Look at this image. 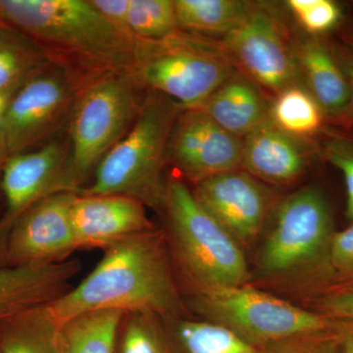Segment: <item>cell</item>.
Here are the masks:
<instances>
[{
  "label": "cell",
  "instance_id": "obj_19",
  "mask_svg": "<svg viewBox=\"0 0 353 353\" xmlns=\"http://www.w3.org/2000/svg\"><path fill=\"white\" fill-rule=\"evenodd\" d=\"M163 321L169 353H263L259 345L218 323L182 317Z\"/></svg>",
  "mask_w": 353,
  "mask_h": 353
},
{
  "label": "cell",
  "instance_id": "obj_26",
  "mask_svg": "<svg viewBox=\"0 0 353 353\" xmlns=\"http://www.w3.org/2000/svg\"><path fill=\"white\" fill-rule=\"evenodd\" d=\"M161 318L148 313H125L115 353H169Z\"/></svg>",
  "mask_w": 353,
  "mask_h": 353
},
{
  "label": "cell",
  "instance_id": "obj_8",
  "mask_svg": "<svg viewBox=\"0 0 353 353\" xmlns=\"http://www.w3.org/2000/svg\"><path fill=\"white\" fill-rule=\"evenodd\" d=\"M194 305L218 323L256 345L329 328L330 319L246 285L197 294Z\"/></svg>",
  "mask_w": 353,
  "mask_h": 353
},
{
  "label": "cell",
  "instance_id": "obj_35",
  "mask_svg": "<svg viewBox=\"0 0 353 353\" xmlns=\"http://www.w3.org/2000/svg\"><path fill=\"white\" fill-rule=\"evenodd\" d=\"M9 157H10V154H9L8 148H7L3 132H0V179H1L4 165H6Z\"/></svg>",
  "mask_w": 353,
  "mask_h": 353
},
{
  "label": "cell",
  "instance_id": "obj_3",
  "mask_svg": "<svg viewBox=\"0 0 353 353\" xmlns=\"http://www.w3.org/2000/svg\"><path fill=\"white\" fill-rule=\"evenodd\" d=\"M129 72L108 74L81 88L68 121V154L53 192H81L97 165L131 129L143 97Z\"/></svg>",
  "mask_w": 353,
  "mask_h": 353
},
{
  "label": "cell",
  "instance_id": "obj_34",
  "mask_svg": "<svg viewBox=\"0 0 353 353\" xmlns=\"http://www.w3.org/2000/svg\"><path fill=\"white\" fill-rule=\"evenodd\" d=\"M329 319V330L336 341L339 353H353V320Z\"/></svg>",
  "mask_w": 353,
  "mask_h": 353
},
{
  "label": "cell",
  "instance_id": "obj_24",
  "mask_svg": "<svg viewBox=\"0 0 353 353\" xmlns=\"http://www.w3.org/2000/svg\"><path fill=\"white\" fill-rule=\"evenodd\" d=\"M59 330L46 305L32 309L0 329V353H60Z\"/></svg>",
  "mask_w": 353,
  "mask_h": 353
},
{
  "label": "cell",
  "instance_id": "obj_2",
  "mask_svg": "<svg viewBox=\"0 0 353 353\" xmlns=\"http://www.w3.org/2000/svg\"><path fill=\"white\" fill-rule=\"evenodd\" d=\"M0 20L34 39L83 85L131 68L137 39L118 31L90 0H0Z\"/></svg>",
  "mask_w": 353,
  "mask_h": 353
},
{
  "label": "cell",
  "instance_id": "obj_13",
  "mask_svg": "<svg viewBox=\"0 0 353 353\" xmlns=\"http://www.w3.org/2000/svg\"><path fill=\"white\" fill-rule=\"evenodd\" d=\"M68 154V139H53L34 152L10 155L0 179L4 210L0 252L14 224L39 199L52 194Z\"/></svg>",
  "mask_w": 353,
  "mask_h": 353
},
{
  "label": "cell",
  "instance_id": "obj_12",
  "mask_svg": "<svg viewBox=\"0 0 353 353\" xmlns=\"http://www.w3.org/2000/svg\"><path fill=\"white\" fill-rule=\"evenodd\" d=\"M222 46L264 87L279 94L292 87L296 65L280 22L267 8L253 6L243 23L226 34Z\"/></svg>",
  "mask_w": 353,
  "mask_h": 353
},
{
  "label": "cell",
  "instance_id": "obj_9",
  "mask_svg": "<svg viewBox=\"0 0 353 353\" xmlns=\"http://www.w3.org/2000/svg\"><path fill=\"white\" fill-rule=\"evenodd\" d=\"M83 87L69 70L48 61L18 88L1 115L10 155L27 152L52 141L65 124Z\"/></svg>",
  "mask_w": 353,
  "mask_h": 353
},
{
  "label": "cell",
  "instance_id": "obj_29",
  "mask_svg": "<svg viewBox=\"0 0 353 353\" xmlns=\"http://www.w3.org/2000/svg\"><path fill=\"white\" fill-rule=\"evenodd\" d=\"M259 347L263 353H339L336 341L329 328L326 331L299 334Z\"/></svg>",
  "mask_w": 353,
  "mask_h": 353
},
{
  "label": "cell",
  "instance_id": "obj_36",
  "mask_svg": "<svg viewBox=\"0 0 353 353\" xmlns=\"http://www.w3.org/2000/svg\"><path fill=\"white\" fill-rule=\"evenodd\" d=\"M343 70H345V76H347L348 83H350V88L353 94V57L347 58L343 64Z\"/></svg>",
  "mask_w": 353,
  "mask_h": 353
},
{
  "label": "cell",
  "instance_id": "obj_22",
  "mask_svg": "<svg viewBox=\"0 0 353 353\" xmlns=\"http://www.w3.org/2000/svg\"><path fill=\"white\" fill-rule=\"evenodd\" d=\"M125 313L97 310L77 316L60 326V353H115Z\"/></svg>",
  "mask_w": 353,
  "mask_h": 353
},
{
  "label": "cell",
  "instance_id": "obj_20",
  "mask_svg": "<svg viewBox=\"0 0 353 353\" xmlns=\"http://www.w3.org/2000/svg\"><path fill=\"white\" fill-rule=\"evenodd\" d=\"M301 62L310 94L320 108L336 113L347 108L352 97V88L343 70L321 43H304L301 50Z\"/></svg>",
  "mask_w": 353,
  "mask_h": 353
},
{
  "label": "cell",
  "instance_id": "obj_11",
  "mask_svg": "<svg viewBox=\"0 0 353 353\" xmlns=\"http://www.w3.org/2000/svg\"><path fill=\"white\" fill-rule=\"evenodd\" d=\"M241 155V139L220 127L201 108L183 109L167 148V159L196 183L236 170Z\"/></svg>",
  "mask_w": 353,
  "mask_h": 353
},
{
  "label": "cell",
  "instance_id": "obj_25",
  "mask_svg": "<svg viewBox=\"0 0 353 353\" xmlns=\"http://www.w3.org/2000/svg\"><path fill=\"white\" fill-rule=\"evenodd\" d=\"M272 123L290 136H308L321 127L322 109L310 92L299 87L279 94L271 111Z\"/></svg>",
  "mask_w": 353,
  "mask_h": 353
},
{
  "label": "cell",
  "instance_id": "obj_23",
  "mask_svg": "<svg viewBox=\"0 0 353 353\" xmlns=\"http://www.w3.org/2000/svg\"><path fill=\"white\" fill-rule=\"evenodd\" d=\"M252 4L238 0H176L179 30L230 34L252 12Z\"/></svg>",
  "mask_w": 353,
  "mask_h": 353
},
{
  "label": "cell",
  "instance_id": "obj_6",
  "mask_svg": "<svg viewBox=\"0 0 353 353\" xmlns=\"http://www.w3.org/2000/svg\"><path fill=\"white\" fill-rule=\"evenodd\" d=\"M129 74L141 90L164 95L183 109H196L234 69L223 46L178 30L157 41L137 39Z\"/></svg>",
  "mask_w": 353,
  "mask_h": 353
},
{
  "label": "cell",
  "instance_id": "obj_37",
  "mask_svg": "<svg viewBox=\"0 0 353 353\" xmlns=\"http://www.w3.org/2000/svg\"><path fill=\"white\" fill-rule=\"evenodd\" d=\"M9 101V97H6V95L0 94V116L3 114L4 110H6L7 102Z\"/></svg>",
  "mask_w": 353,
  "mask_h": 353
},
{
  "label": "cell",
  "instance_id": "obj_10",
  "mask_svg": "<svg viewBox=\"0 0 353 353\" xmlns=\"http://www.w3.org/2000/svg\"><path fill=\"white\" fill-rule=\"evenodd\" d=\"M77 194L53 192L28 209L7 236L0 267L55 263L78 250L72 223Z\"/></svg>",
  "mask_w": 353,
  "mask_h": 353
},
{
  "label": "cell",
  "instance_id": "obj_28",
  "mask_svg": "<svg viewBox=\"0 0 353 353\" xmlns=\"http://www.w3.org/2000/svg\"><path fill=\"white\" fill-rule=\"evenodd\" d=\"M290 8L309 32L329 31L339 22L341 10L330 0H290Z\"/></svg>",
  "mask_w": 353,
  "mask_h": 353
},
{
  "label": "cell",
  "instance_id": "obj_18",
  "mask_svg": "<svg viewBox=\"0 0 353 353\" xmlns=\"http://www.w3.org/2000/svg\"><path fill=\"white\" fill-rule=\"evenodd\" d=\"M209 117L234 136H248L267 120V108L259 90L248 79L234 75L201 106Z\"/></svg>",
  "mask_w": 353,
  "mask_h": 353
},
{
  "label": "cell",
  "instance_id": "obj_31",
  "mask_svg": "<svg viewBox=\"0 0 353 353\" xmlns=\"http://www.w3.org/2000/svg\"><path fill=\"white\" fill-rule=\"evenodd\" d=\"M327 154L330 162L339 169L347 188V216L353 220V145L348 143H331Z\"/></svg>",
  "mask_w": 353,
  "mask_h": 353
},
{
  "label": "cell",
  "instance_id": "obj_33",
  "mask_svg": "<svg viewBox=\"0 0 353 353\" xmlns=\"http://www.w3.org/2000/svg\"><path fill=\"white\" fill-rule=\"evenodd\" d=\"M90 2L118 31L134 39L128 24L131 0H90Z\"/></svg>",
  "mask_w": 353,
  "mask_h": 353
},
{
  "label": "cell",
  "instance_id": "obj_16",
  "mask_svg": "<svg viewBox=\"0 0 353 353\" xmlns=\"http://www.w3.org/2000/svg\"><path fill=\"white\" fill-rule=\"evenodd\" d=\"M78 260L22 267H0V329L32 309L57 301L68 292L80 271Z\"/></svg>",
  "mask_w": 353,
  "mask_h": 353
},
{
  "label": "cell",
  "instance_id": "obj_21",
  "mask_svg": "<svg viewBox=\"0 0 353 353\" xmlns=\"http://www.w3.org/2000/svg\"><path fill=\"white\" fill-rule=\"evenodd\" d=\"M48 61L34 39L0 20V94L10 99Z\"/></svg>",
  "mask_w": 353,
  "mask_h": 353
},
{
  "label": "cell",
  "instance_id": "obj_32",
  "mask_svg": "<svg viewBox=\"0 0 353 353\" xmlns=\"http://www.w3.org/2000/svg\"><path fill=\"white\" fill-rule=\"evenodd\" d=\"M325 317L353 320V287L330 292L319 303Z\"/></svg>",
  "mask_w": 353,
  "mask_h": 353
},
{
  "label": "cell",
  "instance_id": "obj_1",
  "mask_svg": "<svg viewBox=\"0 0 353 353\" xmlns=\"http://www.w3.org/2000/svg\"><path fill=\"white\" fill-rule=\"evenodd\" d=\"M46 309L58 326L97 310L180 317L183 304L164 234L148 230L108 246L94 270Z\"/></svg>",
  "mask_w": 353,
  "mask_h": 353
},
{
  "label": "cell",
  "instance_id": "obj_5",
  "mask_svg": "<svg viewBox=\"0 0 353 353\" xmlns=\"http://www.w3.org/2000/svg\"><path fill=\"white\" fill-rule=\"evenodd\" d=\"M161 206L168 220L172 252L196 296L246 284L248 269L241 245L183 181L173 179L166 183Z\"/></svg>",
  "mask_w": 353,
  "mask_h": 353
},
{
  "label": "cell",
  "instance_id": "obj_30",
  "mask_svg": "<svg viewBox=\"0 0 353 353\" xmlns=\"http://www.w3.org/2000/svg\"><path fill=\"white\" fill-rule=\"evenodd\" d=\"M327 264L336 278L353 284V225L334 234Z\"/></svg>",
  "mask_w": 353,
  "mask_h": 353
},
{
  "label": "cell",
  "instance_id": "obj_27",
  "mask_svg": "<svg viewBox=\"0 0 353 353\" xmlns=\"http://www.w3.org/2000/svg\"><path fill=\"white\" fill-rule=\"evenodd\" d=\"M128 24L137 39L157 41L178 31L173 0H131Z\"/></svg>",
  "mask_w": 353,
  "mask_h": 353
},
{
  "label": "cell",
  "instance_id": "obj_15",
  "mask_svg": "<svg viewBox=\"0 0 353 353\" xmlns=\"http://www.w3.org/2000/svg\"><path fill=\"white\" fill-rule=\"evenodd\" d=\"M72 223L78 250H105L123 239L153 229L145 204L118 194H77Z\"/></svg>",
  "mask_w": 353,
  "mask_h": 353
},
{
  "label": "cell",
  "instance_id": "obj_17",
  "mask_svg": "<svg viewBox=\"0 0 353 353\" xmlns=\"http://www.w3.org/2000/svg\"><path fill=\"white\" fill-rule=\"evenodd\" d=\"M303 148L267 120L243 141L241 165L250 175L273 183L296 180L305 168Z\"/></svg>",
  "mask_w": 353,
  "mask_h": 353
},
{
  "label": "cell",
  "instance_id": "obj_7",
  "mask_svg": "<svg viewBox=\"0 0 353 353\" xmlns=\"http://www.w3.org/2000/svg\"><path fill=\"white\" fill-rule=\"evenodd\" d=\"M328 203L314 188H305L281 202L260 253L265 277L292 278L327 264L333 240Z\"/></svg>",
  "mask_w": 353,
  "mask_h": 353
},
{
  "label": "cell",
  "instance_id": "obj_38",
  "mask_svg": "<svg viewBox=\"0 0 353 353\" xmlns=\"http://www.w3.org/2000/svg\"><path fill=\"white\" fill-rule=\"evenodd\" d=\"M2 213H3V210H0V216L2 215Z\"/></svg>",
  "mask_w": 353,
  "mask_h": 353
},
{
  "label": "cell",
  "instance_id": "obj_4",
  "mask_svg": "<svg viewBox=\"0 0 353 353\" xmlns=\"http://www.w3.org/2000/svg\"><path fill=\"white\" fill-rule=\"evenodd\" d=\"M183 110L164 95L148 92L131 129L102 158L92 182L79 194H118L145 206H161L166 188L162 172L169 139Z\"/></svg>",
  "mask_w": 353,
  "mask_h": 353
},
{
  "label": "cell",
  "instance_id": "obj_14",
  "mask_svg": "<svg viewBox=\"0 0 353 353\" xmlns=\"http://www.w3.org/2000/svg\"><path fill=\"white\" fill-rule=\"evenodd\" d=\"M194 194L239 245H250L268 213L266 190L248 172L234 170L196 183Z\"/></svg>",
  "mask_w": 353,
  "mask_h": 353
}]
</instances>
